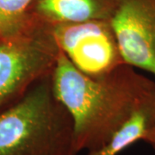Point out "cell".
Segmentation results:
<instances>
[{
    "label": "cell",
    "mask_w": 155,
    "mask_h": 155,
    "mask_svg": "<svg viewBox=\"0 0 155 155\" xmlns=\"http://www.w3.org/2000/svg\"><path fill=\"white\" fill-rule=\"evenodd\" d=\"M135 69L123 63L102 75L89 76L60 52L52 82L56 97L72 117L78 153L104 146L153 84Z\"/></svg>",
    "instance_id": "cell-1"
},
{
    "label": "cell",
    "mask_w": 155,
    "mask_h": 155,
    "mask_svg": "<svg viewBox=\"0 0 155 155\" xmlns=\"http://www.w3.org/2000/svg\"><path fill=\"white\" fill-rule=\"evenodd\" d=\"M73 122L52 73L0 110V155H77Z\"/></svg>",
    "instance_id": "cell-2"
},
{
    "label": "cell",
    "mask_w": 155,
    "mask_h": 155,
    "mask_svg": "<svg viewBox=\"0 0 155 155\" xmlns=\"http://www.w3.org/2000/svg\"><path fill=\"white\" fill-rule=\"evenodd\" d=\"M60 52L51 28L40 23L20 36L0 38V110L51 74Z\"/></svg>",
    "instance_id": "cell-3"
},
{
    "label": "cell",
    "mask_w": 155,
    "mask_h": 155,
    "mask_svg": "<svg viewBox=\"0 0 155 155\" xmlns=\"http://www.w3.org/2000/svg\"><path fill=\"white\" fill-rule=\"evenodd\" d=\"M61 52L86 75L99 76L124 63L110 21L49 26Z\"/></svg>",
    "instance_id": "cell-4"
},
{
    "label": "cell",
    "mask_w": 155,
    "mask_h": 155,
    "mask_svg": "<svg viewBox=\"0 0 155 155\" xmlns=\"http://www.w3.org/2000/svg\"><path fill=\"white\" fill-rule=\"evenodd\" d=\"M110 23L124 63L155 76V0H116Z\"/></svg>",
    "instance_id": "cell-5"
},
{
    "label": "cell",
    "mask_w": 155,
    "mask_h": 155,
    "mask_svg": "<svg viewBox=\"0 0 155 155\" xmlns=\"http://www.w3.org/2000/svg\"><path fill=\"white\" fill-rule=\"evenodd\" d=\"M116 0H34L28 9L33 22L47 26L87 21H110Z\"/></svg>",
    "instance_id": "cell-6"
},
{
    "label": "cell",
    "mask_w": 155,
    "mask_h": 155,
    "mask_svg": "<svg viewBox=\"0 0 155 155\" xmlns=\"http://www.w3.org/2000/svg\"><path fill=\"white\" fill-rule=\"evenodd\" d=\"M155 127V82L140 99L131 115L110 140L101 148L88 152L87 155H118Z\"/></svg>",
    "instance_id": "cell-7"
},
{
    "label": "cell",
    "mask_w": 155,
    "mask_h": 155,
    "mask_svg": "<svg viewBox=\"0 0 155 155\" xmlns=\"http://www.w3.org/2000/svg\"><path fill=\"white\" fill-rule=\"evenodd\" d=\"M34 0H0V38H12L28 33L34 23L28 9Z\"/></svg>",
    "instance_id": "cell-8"
},
{
    "label": "cell",
    "mask_w": 155,
    "mask_h": 155,
    "mask_svg": "<svg viewBox=\"0 0 155 155\" xmlns=\"http://www.w3.org/2000/svg\"><path fill=\"white\" fill-rule=\"evenodd\" d=\"M143 141L150 145L153 147V149L155 151V127L150 133L147 134V136L144 138Z\"/></svg>",
    "instance_id": "cell-9"
}]
</instances>
